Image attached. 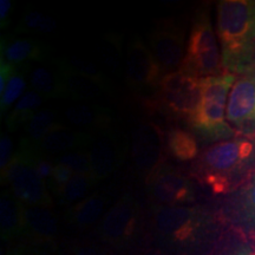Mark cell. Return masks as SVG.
<instances>
[{
    "instance_id": "1",
    "label": "cell",
    "mask_w": 255,
    "mask_h": 255,
    "mask_svg": "<svg viewBox=\"0 0 255 255\" xmlns=\"http://www.w3.org/2000/svg\"><path fill=\"white\" fill-rule=\"evenodd\" d=\"M255 171V137L238 135L200 151L190 167L191 177L215 195L238 190Z\"/></svg>"
},
{
    "instance_id": "2",
    "label": "cell",
    "mask_w": 255,
    "mask_h": 255,
    "mask_svg": "<svg viewBox=\"0 0 255 255\" xmlns=\"http://www.w3.org/2000/svg\"><path fill=\"white\" fill-rule=\"evenodd\" d=\"M215 32L226 72L255 73V1L222 0L216 5Z\"/></svg>"
},
{
    "instance_id": "3",
    "label": "cell",
    "mask_w": 255,
    "mask_h": 255,
    "mask_svg": "<svg viewBox=\"0 0 255 255\" xmlns=\"http://www.w3.org/2000/svg\"><path fill=\"white\" fill-rule=\"evenodd\" d=\"M238 76L226 72L200 79L199 104L187 123L202 142L214 144L238 136L226 119L228 96Z\"/></svg>"
},
{
    "instance_id": "4",
    "label": "cell",
    "mask_w": 255,
    "mask_h": 255,
    "mask_svg": "<svg viewBox=\"0 0 255 255\" xmlns=\"http://www.w3.org/2000/svg\"><path fill=\"white\" fill-rule=\"evenodd\" d=\"M180 71L199 79L226 73L218 36L209 11L205 7L197 9L191 19L186 56Z\"/></svg>"
},
{
    "instance_id": "5",
    "label": "cell",
    "mask_w": 255,
    "mask_h": 255,
    "mask_svg": "<svg viewBox=\"0 0 255 255\" xmlns=\"http://www.w3.org/2000/svg\"><path fill=\"white\" fill-rule=\"evenodd\" d=\"M36 158V152L21 144L1 177V183L8 184L12 194L24 206L50 207L52 199L47 190L46 182L38 174Z\"/></svg>"
},
{
    "instance_id": "6",
    "label": "cell",
    "mask_w": 255,
    "mask_h": 255,
    "mask_svg": "<svg viewBox=\"0 0 255 255\" xmlns=\"http://www.w3.org/2000/svg\"><path fill=\"white\" fill-rule=\"evenodd\" d=\"M200 79L182 71L171 72L162 79L156 102L168 116L188 121L200 101Z\"/></svg>"
},
{
    "instance_id": "7",
    "label": "cell",
    "mask_w": 255,
    "mask_h": 255,
    "mask_svg": "<svg viewBox=\"0 0 255 255\" xmlns=\"http://www.w3.org/2000/svg\"><path fill=\"white\" fill-rule=\"evenodd\" d=\"M130 151L137 174L148 182L165 164V133L150 121L139 123L132 131Z\"/></svg>"
},
{
    "instance_id": "8",
    "label": "cell",
    "mask_w": 255,
    "mask_h": 255,
    "mask_svg": "<svg viewBox=\"0 0 255 255\" xmlns=\"http://www.w3.org/2000/svg\"><path fill=\"white\" fill-rule=\"evenodd\" d=\"M186 26L174 18L156 21L149 34V49L164 75L180 71L186 56Z\"/></svg>"
},
{
    "instance_id": "9",
    "label": "cell",
    "mask_w": 255,
    "mask_h": 255,
    "mask_svg": "<svg viewBox=\"0 0 255 255\" xmlns=\"http://www.w3.org/2000/svg\"><path fill=\"white\" fill-rule=\"evenodd\" d=\"M126 76L129 87L137 92H157L164 72L151 50L139 36L130 41L126 58Z\"/></svg>"
},
{
    "instance_id": "10",
    "label": "cell",
    "mask_w": 255,
    "mask_h": 255,
    "mask_svg": "<svg viewBox=\"0 0 255 255\" xmlns=\"http://www.w3.org/2000/svg\"><path fill=\"white\" fill-rule=\"evenodd\" d=\"M226 119L238 135L255 137V73L237 78L228 96Z\"/></svg>"
},
{
    "instance_id": "11",
    "label": "cell",
    "mask_w": 255,
    "mask_h": 255,
    "mask_svg": "<svg viewBox=\"0 0 255 255\" xmlns=\"http://www.w3.org/2000/svg\"><path fill=\"white\" fill-rule=\"evenodd\" d=\"M191 178L181 169L164 164L146 182V186L152 199L162 206H183L195 199Z\"/></svg>"
},
{
    "instance_id": "12",
    "label": "cell",
    "mask_w": 255,
    "mask_h": 255,
    "mask_svg": "<svg viewBox=\"0 0 255 255\" xmlns=\"http://www.w3.org/2000/svg\"><path fill=\"white\" fill-rule=\"evenodd\" d=\"M199 222V212L187 206H161L155 213L157 232L176 242L193 238Z\"/></svg>"
},
{
    "instance_id": "13",
    "label": "cell",
    "mask_w": 255,
    "mask_h": 255,
    "mask_svg": "<svg viewBox=\"0 0 255 255\" xmlns=\"http://www.w3.org/2000/svg\"><path fill=\"white\" fill-rule=\"evenodd\" d=\"M91 142L92 137L89 132L73 129L68 124L59 122L43 141L32 146L31 149L43 157L49 158L50 156L58 157L69 152L82 151L85 146L90 145Z\"/></svg>"
},
{
    "instance_id": "14",
    "label": "cell",
    "mask_w": 255,
    "mask_h": 255,
    "mask_svg": "<svg viewBox=\"0 0 255 255\" xmlns=\"http://www.w3.org/2000/svg\"><path fill=\"white\" fill-rule=\"evenodd\" d=\"M88 154L91 161L92 175L97 182L110 177L119 169L122 161L119 142L116 137L109 133L92 138Z\"/></svg>"
},
{
    "instance_id": "15",
    "label": "cell",
    "mask_w": 255,
    "mask_h": 255,
    "mask_svg": "<svg viewBox=\"0 0 255 255\" xmlns=\"http://www.w3.org/2000/svg\"><path fill=\"white\" fill-rule=\"evenodd\" d=\"M226 210L235 225L255 232V171L238 190L229 194Z\"/></svg>"
},
{
    "instance_id": "16",
    "label": "cell",
    "mask_w": 255,
    "mask_h": 255,
    "mask_svg": "<svg viewBox=\"0 0 255 255\" xmlns=\"http://www.w3.org/2000/svg\"><path fill=\"white\" fill-rule=\"evenodd\" d=\"M136 222L135 202L130 196H124L117 201L102 220L101 231L110 240L127 238L133 231Z\"/></svg>"
},
{
    "instance_id": "17",
    "label": "cell",
    "mask_w": 255,
    "mask_h": 255,
    "mask_svg": "<svg viewBox=\"0 0 255 255\" xmlns=\"http://www.w3.org/2000/svg\"><path fill=\"white\" fill-rule=\"evenodd\" d=\"M0 51H1L0 59L5 60L6 63L11 64L15 68L34 60H43L49 55L44 44L28 38L24 39L1 38Z\"/></svg>"
},
{
    "instance_id": "18",
    "label": "cell",
    "mask_w": 255,
    "mask_h": 255,
    "mask_svg": "<svg viewBox=\"0 0 255 255\" xmlns=\"http://www.w3.org/2000/svg\"><path fill=\"white\" fill-rule=\"evenodd\" d=\"M64 121L69 127L73 129L81 130H100L109 124V114L104 108H101L97 104L77 103L69 105L63 111Z\"/></svg>"
},
{
    "instance_id": "19",
    "label": "cell",
    "mask_w": 255,
    "mask_h": 255,
    "mask_svg": "<svg viewBox=\"0 0 255 255\" xmlns=\"http://www.w3.org/2000/svg\"><path fill=\"white\" fill-rule=\"evenodd\" d=\"M58 68L60 73H62L65 96L71 97L73 101L87 104H96V102L100 101L105 92L108 91L107 89L101 87L97 83L82 77V76L70 71L69 69L64 68L59 64Z\"/></svg>"
},
{
    "instance_id": "20",
    "label": "cell",
    "mask_w": 255,
    "mask_h": 255,
    "mask_svg": "<svg viewBox=\"0 0 255 255\" xmlns=\"http://www.w3.org/2000/svg\"><path fill=\"white\" fill-rule=\"evenodd\" d=\"M24 226L39 240L52 241L58 235V220L49 207L24 206Z\"/></svg>"
},
{
    "instance_id": "21",
    "label": "cell",
    "mask_w": 255,
    "mask_h": 255,
    "mask_svg": "<svg viewBox=\"0 0 255 255\" xmlns=\"http://www.w3.org/2000/svg\"><path fill=\"white\" fill-rule=\"evenodd\" d=\"M167 151L180 162L195 161L200 155L197 138L194 133L182 128H171L165 135Z\"/></svg>"
},
{
    "instance_id": "22",
    "label": "cell",
    "mask_w": 255,
    "mask_h": 255,
    "mask_svg": "<svg viewBox=\"0 0 255 255\" xmlns=\"http://www.w3.org/2000/svg\"><path fill=\"white\" fill-rule=\"evenodd\" d=\"M0 226L4 238H13L24 226V206L12 191L2 193L0 199Z\"/></svg>"
},
{
    "instance_id": "23",
    "label": "cell",
    "mask_w": 255,
    "mask_h": 255,
    "mask_svg": "<svg viewBox=\"0 0 255 255\" xmlns=\"http://www.w3.org/2000/svg\"><path fill=\"white\" fill-rule=\"evenodd\" d=\"M30 79L32 90L39 94L44 100L65 96V88L59 69L58 71H53L45 66H38L32 70Z\"/></svg>"
},
{
    "instance_id": "24",
    "label": "cell",
    "mask_w": 255,
    "mask_h": 255,
    "mask_svg": "<svg viewBox=\"0 0 255 255\" xmlns=\"http://www.w3.org/2000/svg\"><path fill=\"white\" fill-rule=\"evenodd\" d=\"M59 121L57 113L52 109H41L25 124V137L21 144L26 146L37 145L49 135Z\"/></svg>"
},
{
    "instance_id": "25",
    "label": "cell",
    "mask_w": 255,
    "mask_h": 255,
    "mask_svg": "<svg viewBox=\"0 0 255 255\" xmlns=\"http://www.w3.org/2000/svg\"><path fill=\"white\" fill-rule=\"evenodd\" d=\"M43 102L44 98L34 90L25 92L23 97L15 103L11 113L6 116V127L9 131H13L23 124H26L39 111Z\"/></svg>"
},
{
    "instance_id": "26",
    "label": "cell",
    "mask_w": 255,
    "mask_h": 255,
    "mask_svg": "<svg viewBox=\"0 0 255 255\" xmlns=\"http://www.w3.org/2000/svg\"><path fill=\"white\" fill-rule=\"evenodd\" d=\"M107 199L101 194H94L71 208L72 221L78 227H88L103 214Z\"/></svg>"
},
{
    "instance_id": "27",
    "label": "cell",
    "mask_w": 255,
    "mask_h": 255,
    "mask_svg": "<svg viewBox=\"0 0 255 255\" xmlns=\"http://www.w3.org/2000/svg\"><path fill=\"white\" fill-rule=\"evenodd\" d=\"M96 182L97 181L90 175L75 174V176L69 181V183L59 191L58 195L64 203L75 206L90 196L89 194Z\"/></svg>"
},
{
    "instance_id": "28",
    "label": "cell",
    "mask_w": 255,
    "mask_h": 255,
    "mask_svg": "<svg viewBox=\"0 0 255 255\" xmlns=\"http://www.w3.org/2000/svg\"><path fill=\"white\" fill-rule=\"evenodd\" d=\"M59 65L64 66V68L69 69L70 71L77 73V75L85 77L90 81L97 83L101 87L104 89H109V81H108L105 73L96 65L95 63L89 62L83 58L76 56H68L64 57L60 62H57Z\"/></svg>"
},
{
    "instance_id": "29",
    "label": "cell",
    "mask_w": 255,
    "mask_h": 255,
    "mask_svg": "<svg viewBox=\"0 0 255 255\" xmlns=\"http://www.w3.org/2000/svg\"><path fill=\"white\" fill-rule=\"evenodd\" d=\"M26 89V78L21 72L15 71L6 85L5 91L0 95V114L1 117L7 113L9 107L23 97Z\"/></svg>"
},
{
    "instance_id": "30",
    "label": "cell",
    "mask_w": 255,
    "mask_h": 255,
    "mask_svg": "<svg viewBox=\"0 0 255 255\" xmlns=\"http://www.w3.org/2000/svg\"><path fill=\"white\" fill-rule=\"evenodd\" d=\"M57 28V21L52 17L44 15L37 11L26 13L18 25V32H39L43 34L52 33Z\"/></svg>"
},
{
    "instance_id": "31",
    "label": "cell",
    "mask_w": 255,
    "mask_h": 255,
    "mask_svg": "<svg viewBox=\"0 0 255 255\" xmlns=\"http://www.w3.org/2000/svg\"><path fill=\"white\" fill-rule=\"evenodd\" d=\"M55 163L62 164L64 167L71 169L75 174L90 175V176H94V175H92L91 161H90V157H89L88 152H84V151L69 152V154L56 157Z\"/></svg>"
},
{
    "instance_id": "32",
    "label": "cell",
    "mask_w": 255,
    "mask_h": 255,
    "mask_svg": "<svg viewBox=\"0 0 255 255\" xmlns=\"http://www.w3.org/2000/svg\"><path fill=\"white\" fill-rule=\"evenodd\" d=\"M117 40V38L113 39L109 37L103 45H100V50L97 52L101 63L113 72H117V70H120L121 64V50Z\"/></svg>"
},
{
    "instance_id": "33",
    "label": "cell",
    "mask_w": 255,
    "mask_h": 255,
    "mask_svg": "<svg viewBox=\"0 0 255 255\" xmlns=\"http://www.w3.org/2000/svg\"><path fill=\"white\" fill-rule=\"evenodd\" d=\"M218 255H255V248L244 239H233L220 250Z\"/></svg>"
},
{
    "instance_id": "34",
    "label": "cell",
    "mask_w": 255,
    "mask_h": 255,
    "mask_svg": "<svg viewBox=\"0 0 255 255\" xmlns=\"http://www.w3.org/2000/svg\"><path fill=\"white\" fill-rule=\"evenodd\" d=\"M13 142L7 133H1L0 138V171H1V177L4 176L6 170H7L9 163L13 159Z\"/></svg>"
},
{
    "instance_id": "35",
    "label": "cell",
    "mask_w": 255,
    "mask_h": 255,
    "mask_svg": "<svg viewBox=\"0 0 255 255\" xmlns=\"http://www.w3.org/2000/svg\"><path fill=\"white\" fill-rule=\"evenodd\" d=\"M73 176H75V173H73L71 169L64 167L62 164L55 163L52 177L50 178L49 182L51 183V186H52L53 191L58 194L59 191L69 183V181L71 180Z\"/></svg>"
},
{
    "instance_id": "36",
    "label": "cell",
    "mask_w": 255,
    "mask_h": 255,
    "mask_svg": "<svg viewBox=\"0 0 255 255\" xmlns=\"http://www.w3.org/2000/svg\"><path fill=\"white\" fill-rule=\"evenodd\" d=\"M36 168L38 174L40 175V177L43 178L44 181H50V178L52 177L53 169H55V163H53L50 158L43 157V156H39L37 154Z\"/></svg>"
},
{
    "instance_id": "37",
    "label": "cell",
    "mask_w": 255,
    "mask_h": 255,
    "mask_svg": "<svg viewBox=\"0 0 255 255\" xmlns=\"http://www.w3.org/2000/svg\"><path fill=\"white\" fill-rule=\"evenodd\" d=\"M15 71H17L15 66L0 59V95L5 91L6 85H7L8 81L14 75Z\"/></svg>"
},
{
    "instance_id": "38",
    "label": "cell",
    "mask_w": 255,
    "mask_h": 255,
    "mask_svg": "<svg viewBox=\"0 0 255 255\" xmlns=\"http://www.w3.org/2000/svg\"><path fill=\"white\" fill-rule=\"evenodd\" d=\"M12 9L11 0H1L0 1V27L4 30L9 23V13Z\"/></svg>"
},
{
    "instance_id": "39",
    "label": "cell",
    "mask_w": 255,
    "mask_h": 255,
    "mask_svg": "<svg viewBox=\"0 0 255 255\" xmlns=\"http://www.w3.org/2000/svg\"><path fill=\"white\" fill-rule=\"evenodd\" d=\"M76 255H105L104 253H102L98 250L92 247H82L78 248L77 252H76Z\"/></svg>"
}]
</instances>
